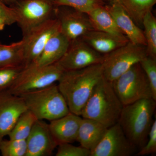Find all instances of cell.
<instances>
[{
  "mask_svg": "<svg viewBox=\"0 0 156 156\" xmlns=\"http://www.w3.org/2000/svg\"><path fill=\"white\" fill-rule=\"evenodd\" d=\"M55 17L60 32L69 41L80 39L94 29L88 14L66 6L55 7Z\"/></svg>",
  "mask_w": 156,
  "mask_h": 156,
  "instance_id": "obj_12",
  "label": "cell"
},
{
  "mask_svg": "<svg viewBox=\"0 0 156 156\" xmlns=\"http://www.w3.org/2000/svg\"><path fill=\"white\" fill-rule=\"evenodd\" d=\"M0 19L2 20L6 25L16 23V17L13 8L7 5L0 0Z\"/></svg>",
  "mask_w": 156,
  "mask_h": 156,
  "instance_id": "obj_31",
  "label": "cell"
},
{
  "mask_svg": "<svg viewBox=\"0 0 156 156\" xmlns=\"http://www.w3.org/2000/svg\"><path fill=\"white\" fill-rule=\"evenodd\" d=\"M147 56L146 47L129 41L126 45L104 55L101 63L103 77L112 82Z\"/></svg>",
  "mask_w": 156,
  "mask_h": 156,
  "instance_id": "obj_7",
  "label": "cell"
},
{
  "mask_svg": "<svg viewBox=\"0 0 156 156\" xmlns=\"http://www.w3.org/2000/svg\"><path fill=\"white\" fill-rule=\"evenodd\" d=\"M48 1H50V2H52L53 3L55 2V0H48Z\"/></svg>",
  "mask_w": 156,
  "mask_h": 156,
  "instance_id": "obj_35",
  "label": "cell"
},
{
  "mask_svg": "<svg viewBox=\"0 0 156 156\" xmlns=\"http://www.w3.org/2000/svg\"><path fill=\"white\" fill-rule=\"evenodd\" d=\"M156 101L145 98L124 105L118 123L128 139L138 149L144 146L154 121Z\"/></svg>",
  "mask_w": 156,
  "mask_h": 156,
  "instance_id": "obj_3",
  "label": "cell"
},
{
  "mask_svg": "<svg viewBox=\"0 0 156 156\" xmlns=\"http://www.w3.org/2000/svg\"><path fill=\"white\" fill-rule=\"evenodd\" d=\"M64 71L57 63L43 67L29 65L22 69L7 90L18 95L42 89L58 82Z\"/></svg>",
  "mask_w": 156,
  "mask_h": 156,
  "instance_id": "obj_6",
  "label": "cell"
},
{
  "mask_svg": "<svg viewBox=\"0 0 156 156\" xmlns=\"http://www.w3.org/2000/svg\"><path fill=\"white\" fill-rule=\"evenodd\" d=\"M23 68L22 66L0 68V92L10 88Z\"/></svg>",
  "mask_w": 156,
  "mask_h": 156,
  "instance_id": "obj_28",
  "label": "cell"
},
{
  "mask_svg": "<svg viewBox=\"0 0 156 156\" xmlns=\"http://www.w3.org/2000/svg\"><path fill=\"white\" fill-rule=\"evenodd\" d=\"M103 58V55L80 38L70 42L66 52L56 63L64 71L74 70L101 63Z\"/></svg>",
  "mask_w": 156,
  "mask_h": 156,
  "instance_id": "obj_11",
  "label": "cell"
},
{
  "mask_svg": "<svg viewBox=\"0 0 156 156\" xmlns=\"http://www.w3.org/2000/svg\"><path fill=\"white\" fill-rule=\"evenodd\" d=\"M23 41L10 44L0 43V68L23 66Z\"/></svg>",
  "mask_w": 156,
  "mask_h": 156,
  "instance_id": "obj_21",
  "label": "cell"
},
{
  "mask_svg": "<svg viewBox=\"0 0 156 156\" xmlns=\"http://www.w3.org/2000/svg\"><path fill=\"white\" fill-rule=\"evenodd\" d=\"M140 63L149 82L153 98L156 101V59L147 56Z\"/></svg>",
  "mask_w": 156,
  "mask_h": 156,
  "instance_id": "obj_27",
  "label": "cell"
},
{
  "mask_svg": "<svg viewBox=\"0 0 156 156\" xmlns=\"http://www.w3.org/2000/svg\"><path fill=\"white\" fill-rule=\"evenodd\" d=\"M18 95L23 100L27 109L32 112L38 120L50 122L70 112L56 83Z\"/></svg>",
  "mask_w": 156,
  "mask_h": 156,
  "instance_id": "obj_4",
  "label": "cell"
},
{
  "mask_svg": "<svg viewBox=\"0 0 156 156\" xmlns=\"http://www.w3.org/2000/svg\"><path fill=\"white\" fill-rule=\"evenodd\" d=\"M102 77L101 63L82 69L65 71L57 85L71 112L81 116L93 88Z\"/></svg>",
  "mask_w": 156,
  "mask_h": 156,
  "instance_id": "obj_1",
  "label": "cell"
},
{
  "mask_svg": "<svg viewBox=\"0 0 156 156\" xmlns=\"http://www.w3.org/2000/svg\"><path fill=\"white\" fill-rule=\"evenodd\" d=\"M105 5L96 8L88 14L94 29L122 38H127L117 26L114 20L105 8Z\"/></svg>",
  "mask_w": 156,
  "mask_h": 156,
  "instance_id": "obj_20",
  "label": "cell"
},
{
  "mask_svg": "<svg viewBox=\"0 0 156 156\" xmlns=\"http://www.w3.org/2000/svg\"><path fill=\"white\" fill-rule=\"evenodd\" d=\"M82 39L98 53L105 55L126 45L129 41L101 31L93 30L86 34Z\"/></svg>",
  "mask_w": 156,
  "mask_h": 156,
  "instance_id": "obj_18",
  "label": "cell"
},
{
  "mask_svg": "<svg viewBox=\"0 0 156 156\" xmlns=\"http://www.w3.org/2000/svg\"><path fill=\"white\" fill-rule=\"evenodd\" d=\"M136 25L142 27L145 14L152 11L156 0H118Z\"/></svg>",
  "mask_w": 156,
  "mask_h": 156,
  "instance_id": "obj_22",
  "label": "cell"
},
{
  "mask_svg": "<svg viewBox=\"0 0 156 156\" xmlns=\"http://www.w3.org/2000/svg\"><path fill=\"white\" fill-rule=\"evenodd\" d=\"M60 31L59 22L55 17L23 36V68L35 61L50 39Z\"/></svg>",
  "mask_w": 156,
  "mask_h": 156,
  "instance_id": "obj_9",
  "label": "cell"
},
{
  "mask_svg": "<svg viewBox=\"0 0 156 156\" xmlns=\"http://www.w3.org/2000/svg\"><path fill=\"white\" fill-rule=\"evenodd\" d=\"M156 152V120H154L146 144L137 152L136 156L152 154Z\"/></svg>",
  "mask_w": 156,
  "mask_h": 156,
  "instance_id": "obj_30",
  "label": "cell"
},
{
  "mask_svg": "<svg viewBox=\"0 0 156 156\" xmlns=\"http://www.w3.org/2000/svg\"><path fill=\"white\" fill-rule=\"evenodd\" d=\"M9 7H12L17 2V0H1Z\"/></svg>",
  "mask_w": 156,
  "mask_h": 156,
  "instance_id": "obj_32",
  "label": "cell"
},
{
  "mask_svg": "<svg viewBox=\"0 0 156 156\" xmlns=\"http://www.w3.org/2000/svg\"><path fill=\"white\" fill-rule=\"evenodd\" d=\"M112 84L123 105L145 98L153 99L149 82L140 62L133 65Z\"/></svg>",
  "mask_w": 156,
  "mask_h": 156,
  "instance_id": "obj_5",
  "label": "cell"
},
{
  "mask_svg": "<svg viewBox=\"0 0 156 156\" xmlns=\"http://www.w3.org/2000/svg\"><path fill=\"white\" fill-rule=\"evenodd\" d=\"M25 156H48L52 154L58 144L51 134L49 124L37 120L26 139Z\"/></svg>",
  "mask_w": 156,
  "mask_h": 156,
  "instance_id": "obj_14",
  "label": "cell"
},
{
  "mask_svg": "<svg viewBox=\"0 0 156 156\" xmlns=\"http://www.w3.org/2000/svg\"><path fill=\"white\" fill-rule=\"evenodd\" d=\"M104 1H109L110 2H113V1H116V2H118V0H104Z\"/></svg>",
  "mask_w": 156,
  "mask_h": 156,
  "instance_id": "obj_34",
  "label": "cell"
},
{
  "mask_svg": "<svg viewBox=\"0 0 156 156\" xmlns=\"http://www.w3.org/2000/svg\"><path fill=\"white\" fill-rule=\"evenodd\" d=\"M27 110L20 96L8 90L0 92V141L9 135L20 115Z\"/></svg>",
  "mask_w": 156,
  "mask_h": 156,
  "instance_id": "obj_13",
  "label": "cell"
},
{
  "mask_svg": "<svg viewBox=\"0 0 156 156\" xmlns=\"http://www.w3.org/2000/svg\"><path fill=\"white\" fill-rule=\"evenodd\" d=\"M82 118L70 112L64 116L50 121L51 134L58 144L72 143L76 141Z\"/></svg>",
  "mask_w": 156,
  "mask_h": 156,
  "instance_id": "obj_16",
  "label": "cell"
},
{
  "mask_svg": "<svg viewBox=\"0 0 156 156\" xmlns=\"http://www.w3.org/2000/svg\"><path fill=\"white\" fill-rule=\"evenodd\" d=\"M108 128L97 121L82 118L76 141L92 151L100 142Z\"/></svg>",
  "mask_w": 156,
  "mask_h": 156,
  "instance_id": "obj_19",
  "label": "cell"
},
{
  "mask_svg": "<svg viewBox=\"0 0 156 156\" xmlns=\"http://www.w3.org/2000/svg\"><path fill=\"white\" fill-rule=\"evenodd\" d=\"M69 43L60 31L50 39L35 61L29 65L43 67L56 63L66 52Z\"/></svg>",
  "mask_w": 156,
  "mask_h": 156,
  "instance_id": "obj_17",
  "label": "cell"
},
{
  "mask_svg": "<svg viewBox=\"0 0 156 156\" xmlns=\"http://www.w3.org/2000/svg\"><path fill=\"white\" fill-rule=\"evenodd\" d=\"M105 7L114 20L117 26L129 41L146 47L144 31L136 25L119 3L113 1L110 2L108 5L106 4Z\"/></svg>",
  "mask_w": 156,
  "mask_h": 156,
  "instance_id": "obj_15",
  "label": "cell"
},
{
  "mask_svg": "<svg viewBox=\"0 0 156 156\" xmlns=\"http://www.w3.org/2000/svg\"><path fill=\"white\" fill-rule=\"evenodd\" d=\"M123 106L112 82L103 76L93 88L81 116L95 120L109 128L118 122Z\"/></svg>",
  "mask_w": 156,
  "mask_h": 156,
  "instance_id": "obj_2",
  "label": "cell"
},
{
  "mask_svg": "<svg viewBox=\"0 0 156 156\" xmlns=\"http://www.w3.org/2000/svg\"><path fill=\"white\" fill-rule=\"evenodd\" d=\"M5 26L6 25L5 22L3 21L2 20L0 19V31L4 30Z\"/></svg>",
  "mask_w": 156,
  "mask_h": 156,
  "instance_id": "obj_33",
  "label": "cell"
},
{
  "mask_svg": "<svg viewBox=\"0 0 156 156\" xmlns=\"http://www.w3.org/2000/svg\"><path fill=\"white\" fill-rule=\"evenodd\" d=\"M13 8L22 35L55 17V6L48 0H17Z\"/></svg>",
  "mask_w": 156,
  "mask_h": 156,
  "instance_id": "obj_8",
  "label": "cell"
},
{
  "mask_svg": "<svg viewBox=\"0 0 156 156\" xmlns=\"http://www.w3.org/2000/svg\"><path fill=\"white\" fill-rule=\"evenodd\" d=\"M137 150L117 122L107 128L100 142L91 151L90 156H131Z\"/></svg>",
  "mask_w": 156,
  "mask_h": 156,
  "instance_id": "obj_10",
  "label": "cell"
},
{
  "mask_svg": "<svg viewBox=\"0 0 156 156\" xmlns=\"http://www.w3.org/2000/svg\"><path fill=\"white\" fill-rule=\"evenodd\" d=\"M53 4L55 7L66 6L87 14L106 5L104 0H55Z\"/></svg>",
  "mask_w": 156,
  "mask_h": 156,
  "instance_id": "obj_25",
  "label": "cell"
},
{
  "mask_svg": "<svg viewBox=\"0 0 156 156\" xmlns=\"http://www.w3.org/2000/svg\"><path fill=\"white\" fill-rule=\"evenodd\" d=\"M37 120L32 112L28 110L26 111L20 115L8 135L9 139L26 140Z\"/></svg>",
  "mask_w": 156,
  "mask_h": 156,
  "instance_id": "obj_23",
  "label": "cell"
},
{
  "mask_svg": "<svg viewBox=\"0 0 156 156\" xmlns=\"http://www.w3.org/2000/svg\"><path fill=\"white\" fill-rule=\"evenodd\" d=\"M56 156H90L91 151L81 146H76L70 143H62L57 146Z\"/></svg>",
  "mask_w": 156,
  "mask_h": 156,
  "instance_id": "obj_29",
  "label": "cell"
},
{
  "mask_svg": "<svg viewBox=\"0 0 156 156\" xmlns=\"http://www.w3.org/2000/svg\"><path fill=\"white\" fill-rule=\"evenodd\" d=\"M0 152L3 156H25L26 140H4L0 141Z\"/></svg>",
  "mask_w": 156,
  "mask_h": 156,
  "instance_id": "obj_26",
  "label": "cell"
},
{
  "mask_svg": "<svg viewBox=\"0 0 156 156\" xmlns=\"http://www.w3.org/2000/svg\"><path fill=\"white\" fill-rule=\"evenodd\" d=\"M142 26L144 29L147 56L156 59V19L151 11L145 14Z\"/></svg>",
  "mask_w": 156,
  "mask_h": 156,
  "instance_id": "obj_24",
  "label": "cell"
}]
</instances>
